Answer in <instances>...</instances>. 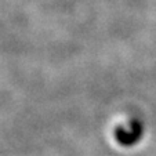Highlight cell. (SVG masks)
Here are the masks:
<instances>
[{
    "label": "cell",
    "instance_id": "cell-1",
    "mask_svg": "<svg viewBox=\"0 0 156 156\" xmlns=\"http://www.w3.org/2000/svg\"><path fill=\"white\" fill-rule=\"evenodd\" d=\"M144 136V126L140 120H131L115 129V140L122 147H133L141 141Z\"/></svg>",
    "mask_w": 156,
    "mask_h": 156
}]
</instances>
